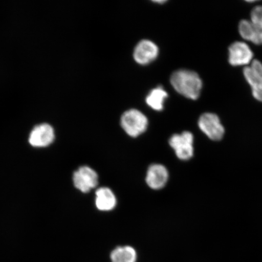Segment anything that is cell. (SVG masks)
Returning a JSON list of instances; mask_svg holds the SVG:
<instances>
[{
	"instance_id": "cell-1",
	"label": "cell",
	"mask_w": 262,
	"mask_h": 262,
	"mask_svg": "<svg viewBox=\"0 0 262 262\" xmlns=\"http://www.w3.org/2000/svg\"><path fill=\"white\" fill-rule=\"evenodd\" d=\"M171 83L179 94L192 100H196L201 94L202 81L195 72L180 70L173 73L171 76Z\"/></svg>"
},
{
	"instance_id": "cell-2",
	"label": "cell",
	"mask_w": 262,
	"mask_h": 262,
	"mask_svg": "<svg viewBox=\"0 0 262 262\" xmlns=\"http://www.w3.org/2000/svg\"><path fill=\"white\" fill-rule=\"evenodd\" d=\"M121 126L127 135L137 137L145 133L148 120L140 111L132 109L126 111L121 117Z\"/></svg>"
},
{
	"instance_id": "cell-3",
	"label": "cell",
	"mask_w": 262,
	"mask_h": 262,
	"mask_svg": "<svg viewBox=\"0 0 262 262\" xmlns=\"http://www.w3.org/2000/svg\"><path fill=\"white\" fill-rule=\"evenodd\" d=\"M169 143L180 160H189L194 156V136L189 131L173 134Z\"/></svg>"
},
{
	"instance_id": "cell-4",
	"label": "cell",
	"mask_w": 262,
	"mask_h": 262,
	"mask_svg": "<svg viewBox=\"0 0 262 262\" xmlns=\"http://www.w3.org/2000/svg\"><path fill=\"white\" fill-rule=\"evenodd\" d=\"M199 126L202 132L212 140H221L224 137V127L219 117L215 114H203L199 120Z\"/></svg>"
},
{
	"instance_id": "cell-5",
	"label": "cell",
	"mask_w": 262,
	"mask_h": 262,
	"mask_svg": "<svg viewBox=\"0 0 262 262\" xmlns=\"http://www.w3.org/2000/svg\"><path fill=\"white\" fill-rule=\"evenodd\" d=\"M244 75L252 89L253 97L262 102V63L257 60L252 61L250 66L245 67Z\"/></svg>"
},
{
	"instance_id": "cell-6",
	"label": "cell",
	"mask_w": 262,
	"mask_h": 262,
	"mask_svg": "<svg viewBox=\"0 0 262 262\" xmlns=\"http://www.w3.org/2000/svg\"><path fill=\"white\" fill-rule=\"evenodd\" d=\"M228 50L229 62L233 67L248 65L253 61V52L245 42H234L230 45Z\"/></svg>"
},
{
	"instance_id": "cell-7",
	"label": "cell",
	"mask_w": 262,
	"mask_h": 262,
	"mask_svg": "<svg viewBox=\"0 0 262 262\" xmlns=\"http://www.w3.org/2000/svg\"><path fill=\"white\" fill-rule=\"evenodd\" d=\"M98 174L88 166H82L74 172L73 181L75 187L84 193L90 192L98 185Z\"/></svg>"
},
{
	"instance_id": "cell-8",
	"label": "cell",
	"mask_w": 262,
	"mask_h": 262,
	"mask_svg": "<svg viewBox=\"0 0 262 262\" xmlns=\"http://www.w3.org/2000/svg\"><path fill=\"white\" fill-rule=\"evenodd\" d=\"M159 52V48L155 42L149 40H143L134 49L133 56L137 63L146 65L156 60Z\"/></svg>"
},
{
	"instance_id": "cell-9",
	"label": "cell",
	"mask_w": 262,
	"mask_h": 262,
	"mask_svg": "<svg viewBox=\"0 0 262 262\" xmlns=\"http://www.w3.org/2000/svg\"><path fill=\"white\" fill-rule=\"evenodd\" d=\"M169 179V172L165 166L153 164L146 173V182L150 188L155 190L165 187Z\"/></svg>"
},
{
	"instance_id": "cell-10",
	"label": "cell",
	"mask_w": 262,
	"mask_h": 262,
	"mask_svg": "<svg viewBox=\"0 0 262 262\" xmlns=\"http://www.w3.org/2000/svg\"><path fill=\"white\" fill-rule=\"evenodd\" d=\"M54 129L48 124H41L34 127L29 136V142L32 146L42 147L53 142Z\"/></svg>"
},
{
	"instance_id": "cell-11",
	"label": "cell",
	"mask_w": 262,
	"mask_h": 262,
	"mask_svg": "<svg viewBox=\"0 0 262 262\" xmlns=\"http://www.w3.org/2000/svg\"><path fill=\"white\" fill-rule=\"evenodd\" d=\"M238 31L245 40L255 45H262V28L255 26L251 21L242 19L239 23Z\"/></svg>"
},
{
	"instance_id": "cell-12",
	"label": "cell",
	"mask_w": 262,
	"mask_h": 262,
	"mask_svg": "<svg viewBox=\"0 0 262 262\" xmlns=\"http://www.w3.org/2000/svg\"><path fill=\"white\" fill-rule=\"evenodd\" d=\"M96 205L98 210L110 211L116 208L117 199L112 190L103 187L96 192Z\"/></svg>"
},
{
	"instance_id": "cell-13",
	"label": "cell",
	"mask_w": 262,
	"mask_h": 262,
	"mask_svg": "<svg viewBox=\"0 0 262 262\" xmlns=\"http://www.w3.org/2000/svg\"><path fill=\"white\" fill-rule=\"evenodd\" d=\"M168 97V93L162 86L157 87L147 95L146 102L152 109L158 111H162L164 102Z\"/></svg>"
},
{
	"instance_id": "cell-14",
	"label": "cell",
	"mask_w": 262,
	"mask_h": 262,
	"mask_svg": "<svg viewBox=\"0 0 262 262\" xmlns=\"http://www.w3.org/2000/svg\"><path fill=\"white\" fill-rule=\"evenodd\" d=\"M112 262H136L137 253L129 246L117 247L111 254Z\"/></svg>"
},
{
	"instance_id": "cell-15",
	"label": "cell",
	"mask_w": 262,
	"mask_h": 262,
	"mask_svg": "<svg viewBox=\"0 0 262 262\" xmlns=\"http://www.w3.org/2000/svg\"><path fill=\"white\" fill-rule=\"evenodd\" d=\"M254 25L262 28V6H257L252 10L251 20Z\"/></svg>"
}]
</instances>
